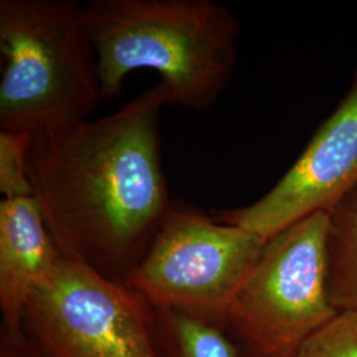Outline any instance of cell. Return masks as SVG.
<instances>
[{
    "mask_svg": "<svg viewBox=\"0 0 357 357\" xmlns=\"http://www.w3.org/2000/svg\"><path fill=\"white\" fill-rule=\"evenodd\" d=\"M327 230L321 211L266 240L224 321L241 356L296 357L339 312L327 289Z\"/></svg>",
    "mask_w": 357,
    "mask_h": 357,
    "instance_id": "cell-4",
    "label": "cell"
},
{
    "mask_svg": "<svg viewBox=\"0 0 357 357\" xmlns=\"http://www.w3.org/2000/svg\"><path fill=\"white\" fill-rule=\"evenodd\" d=\"M0 131L68 128L103 101L84 6L72 0H0Z\"/></svg>",
    "mask_w": 357,
    "mask_h": 357,
    "instance_id": "cell-3",
    "label": "cell"
},
{
    "mask_svg": "<svg viewBox=\"0 0 357 357\" xmlns=\"http://www.w3.org/2000/svg\"><path fill=\"white\" fill-rule=\"evenodd\" d=\"M155 318L163 357H243L216 323L176 311H155Z\"/></svg>",
    "mask_w": 357,
    "mask_h": 357,
    "instance_id": "cell-10",
    "label": "cell"
},
{
    "mask_svg": "<svg viewBox=\"0 0 357 357\" xmlns=\"http://www.w3.org/2000/svg\"><path fill=\"white\" fill-rule=\"evenodd\" d=\"M296 357H357V311H339L307 339Z\"/></svg>",
    "mask_w": 357,
    "mask_h": 357,
    "instance_id": "cell-12",
    "label": "cell"
},
{
    "mask_svg": "<svg viewBox=\"0 0 357 357\" xmlns=\"http://www.w3.org/2000/svg\"><path fill=\"white\" fill-rule=\"evenodd\" d=\"M356 185L357 69L343 101L281 180L253 204L212 216L268 240L305 217L330 211Z\"/></svg>",
    "mask_w": 357,
    "mask_h": 357,
    "instance_id": "cell-7",
    "label": "cell"
},
{
    "mask_svg": "<svg viewBox=\"0 0 357 357\" xmlns=\"http://www.w3.org/2000/svg\"><path fill=\"white\" fill-rule=\"evenodd\" d=\"M84 20L97 57L103 101L128 75L153 70L172 105L212 107L237 63L240 22L213 0H90Z\"/></svg>",
    "mask_w": 357,
    "mask_h": 357,
    "instance_id": "cell-2",
    "label": "cell"
},
{
    "mask_svg": "<svg viewBox=\"0 0 357 357\" xmlns=\"http://www.w3.org/2000/svg\"><path fill=\"white\" fill-rule=\"evenodd\" d=\"M0 357H47L24 332L3 330Z\"/></svg>",
    "mask_w": 357,
    "mask_h": 357,
    "instance_id": "cell-13",
    "label": "cell"
},
{
    "mask_svg": "<svg viewBox=\"0 0 357 357\" xmlns=\"http://www.w3.org/2000/svg\"><path fill=\"white\" fill-rule=\"evenodd\" d=\"M22 331L47 357H163L141 295L65 255L29 301Z\"/></svg>",
    "mask_w": 357,
    "mask_h": 357,
    "instance_id": "cell-6",
    "label": "cell"
},
{
    "mask_svg": "<svg viewBox=\"0 0 357 357\" xmlns=\"http://www.w3.org/2000/svg\"><path fill=\"white\" fill-rule=\"evenodd\" d=\"M266 240L174 202L126 283L155 311H176L224 327Z\"/></svg>",
    "mask_w": 357,
    "mask_h": 357,
    "instance_id": "cell-5",
    "label": "cell"
},
{
    "mask_svg": "<svg viewBox=\"0 0 357 357\" xmlns=\"http://www.w3.org/2000/svg\"><path fill=\"white\" fill-rule=\"evenodd\" d=\"M171 97L158 82L112 114L32 137L28 175L65 257L125 282L174 202L160 149Z\"/></svg>",
    "mask_w": 357,
    "mask_h": 357,
    "instance_id": "cell-1",
    "label": "cell"
},
{
    "mask_svg": "<svg viewBox=\"0 0 357 357\" xmlns=\"http://www.w3.org/2000/svg\"><path fill=\"white\" fill-rule=\"evenodd\" d=\"M32 137L24 132L0 131V193L3 199L33 196L28 175Z\"/></svg>",
    "mask_w": 357,
    "mask_h": 357,
    "instance_id": "cell-11",
    "label": "cell"
},
{
    "mask_svg": "<svg viewBox=\"0 0 357 357\" xmlns=\"http://www.w3.org/2000/svg\"><path fill=\"white\" fill-rule=\"evenodd\" d=\"M63 255L33 196L1 200L0 310L6 330H22L29 301Z\"/></svg>",
    "mask_w": 357,
    "mask_h": 357,
    "instance_id": "cell-8",
    "label": "cell"
},
{
    "mask_svg": "<svg viewBox=\"0 0 357 357\" xmlns=\"http://www.w3.org/2000/svg\"><path fill=\"white\" fill-rule=\"evenodd\" d=\"M327 289L336 311H357V185L328 211Z\"/></svg>",
    "mask_w": 357,
    "mask_h": 357,
    "instance_id": "cell-9",
    "label": "cell"
}]
</instances>
